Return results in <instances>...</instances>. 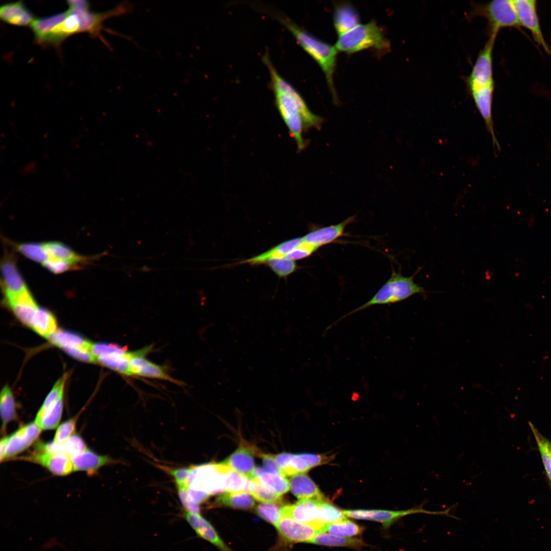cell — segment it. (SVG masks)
Instances as JSON below:
<instances>
[{"label":"cell","instance_id":"bcb514c9","mask_svg":"<svg viewBox=\"0 0 551 551\" xmlns=\"http://www.w3.org/2000/svg\"><path fill=\"white\" fill-rule=\"evenodd\" d=\"M282 507L277 503H262L256 508V513L275 527L282 518Z\"/></svg>","mask_w":551,"mask_h":551},{"label":"cell","instance_id":"6f0895ef","mask_svg":"<svg viewBox=\"0 0 551 551\" xmlns=\"http://www.w3.org/2000/svg\"><path fill=\"white\" fill-rule=\"evenodd\" d=\"M8 441V436L4 437L0 442V461L6 459V451Z\"/></svg>","mask_w":551,"mask_h":551},{"label":"cell","instance_id":"603a6c76","mask_svg":"<svg viewBox=\"0 0 551 551\" xmlns=\"http://www.w3.org/2000/svg\"><path fill=\"white\" fill-rule=\"evenodd\" d=\"M0 18L8 24L19 27L30 26L35 18L22 1L2 5L0 8Z\"/></svg>","mask_w":551,"mask_h":551},{"label":"cell","instance_id":"db71d44e","mask_svg":"<svg viewBox=\"0 0 551 551\" xmlns=\"http://www.w3.org/2000/svg\"><path fill=\"white\" fill-rule=\"evenodd\" d=\"M187 486H177L179 499L186 511L200 513L199 505L190 502L187 496Z\"/></svg>","mask_w":551,"mask_h":551},{"label":"cell","instance_id":"277c9868","mask_svg":"<svg viewBox=\"0 0 551 551\" xmlns=\"http://www.w3.org/2000/svg\"><path fill=\"white\" fill-rule=\"evenodd\" d=\"M335 46L337 51L349 54L369 48L383 54L390 49V44L383 30L372 20L339 35Z\"/></svg>","mask_w":551,"mask_h":551},{"label":"cell","instance_id":"74e56055","mask_svg":"<svg viewBox=\"0 0 551 551\" xmlns=\"http://www.w3.org/2000/svg\"><path fill=\"white\" fill-rule=\"evenodd\" d=\"M1 415L2 420V430L4 432L7 424L16 418V406L10 388L5 386L1 393Z\"/></svg>","mask_w":551,"mask_h":551},{"label":"cell","instance_id":"5bb4252c","mask_svg":"<svg viewBox=\"0 0 551 551\" xmlns=\"http://www.w3.org/2000/svg\"><path fill=\"white\" fill-rule=\"evenodd\" d=\"M320 500L302 499L293 504L284 506L282 507V517H290L299 522L311 525L318 532L317 519Z\"/></svg>","mask_w":551,"mask_h":551},{"label":"cell","instance_id":"7a4b0ae2","mask_svg":"<svg viewBox=\"0 0 551 551\" xmlns=\"http://www.w3.org/2000/svg\"><path fill=\"white\" fill-rule=\"evenodd\" d=\"M277 19L290 32L300 46L317 63L322 70L334 102L339 103L334 84L337 50L335 46L318 39L287 16L277 13Z\"/></svg>","mask_w":551,"mask_h":551},{"label":"cell","instance_id":"83f0119b","mask_svg":"<svg viewBox=\"0 0 551 551\" xmlns=\"http://www.w3.org/2000/svg\"><path fill=\"white\" fill-rule=\"evenodd\" d=\"M303 241V237L285 241L266 252L258 256L241 261L238 264L248 263L251 265L265 264L270 259L287 258V255L294 249Z\"/></svg>","mask_w":551,"mask_h":551},{"label":"cell","instance_id":"f1b7e54d","mask_svg":"<svg viewBox=\"0 0 551 551\" xmlns=\"http://www.w3.org/2000/svg\"><path fill=\"white\" fill-rule=\"evenodd\" d=\"M252 480L281 495L290 490V483L285 477L266 471L261 467L255 468L250 480Z\"/></svg>","mask_w":551,"mask_h":551},{"label":"cell","instance_id":"9a60e30c","mask_svg":"<svg viewBox=\"0 0 551 551\" xmlns=\"http://www.w3.org/2000/svg\"><path fill=\"white\" fill-rule=\"evenodd\" d=\"M1 271L2 286L5 300L16 296L29 289L12 256L4 258L1 264Z\"/></svg>","mask_w":551,"mask_h":551},{"label":"cell","instance_id":"e575fe53","mask_svg":"<svg viewBox=\"0 0 551 551\" xmlns=\"http://www.w3.org/2000/svg\"><path fill=\"white\" fill-rule=\"evenodd\" d=\"M67 15L68 12L66 11L49 16L35 18L30 27L37 42L41 43L52 29L62 22Z\"/></svg>","mask_w":551,"mask_h":551},{"label":"cell","instance_id":"f546056e","mask_svg":"<svg viewBox=\"0 0 551 551\" xmlns=\"http://www.w3.org/2000/svg\"><path fill=\"white\" fill-rule=\"evenodd\" d=\"M214 504L215 506L248 510L254 507L255 500L248 491H224L217 497Z\"/></svg>","mask_w":551,"mask_h":551},{"label":"cell","instance_id":"6da1fadb","mask_svg":"<svg viewBox=\"0 0 551 551\" xmlns=\"http://www.w3.org/2000/svg\"><path fill=\"white\" fill-rule=\"evenodd\" d=\"M262 59L269 70L279 113L296 143L297 151H303L309 144L303 137L304 132L312 128L319 130L323 119L309 109L298 92L278 73L267 53Z\"/></svg>","mask_w":551,"mask_h":551},{"label":"cell","instance_id":"484cf974","mask_svg":"<svg viewBox=\"0 0 551 551\" xmlns=\"http://www.w3.org/2000/svg\"><path fill=\"white\" fill-rule=\"evenodd\" d=\"M289 483L291 492L299 499H325L324 495L318 486L306 473L291 477Z\"/></svg>","mask_w":551,"mask_h":551},{"label":"cell","instance_id":"8d00e7d4","mask_svg":"<svg viewBox=\"0 0 551 551\" xmlns=\"http://www.w3.org/2000/svg\"><path fill=\"white\" fill-rule=\"evenodd\" d=\"M364 528L346 519L329 523L317 532L329 533L342 537H352L361 534Z\"/></svg>","mask_w":551,"mask_h":551},{"label":"cell","instance_id":"f35d334b","mask_svg":"<svg viewBox=\"0 0 551 551\" xmlns=\"http://www.w3.org/2000/svg\"><path fill=\"white\" fill-rule=\"evenodd\" d=\"M346 517L343 511L339 510L325 499H322L320 501L317 519L318 531L327 524L346 519Z\"/></svg>","mask_w":551,"mask_h":551},{"label":"cell","instance_id":"60d3db41","mask_svg":"<svg viewBox=\"0 0 551 551\" xmlns=\"http://www.w3.org/2000/svg\"><path fill=\"white\" fill-rule=\"evenodd\" d=\"M63 397L40 418L35 419V423L42 430H52L58 426L62 413Z\"/></svg>","mask_w":551,"mask_h":551},{"label":"cell","instance_id":"8992f818","mask_svg":"<svg viewBox=\"0 0 551 551\" xmlns=\"http://www.w3.org/2000/svg\"><path fill=\"white\" fill-rule=\"evenodd\" d=\"M67 3L68 5L67 11L76 14L79 18L80 33H88L94 36L99 35L103 22L106 19L123 14L130 9L129 4L122 3L108 11L96 13L90 11L89 3L87 1L70 0Z\"/></svg>","mask_w":551,"mask_h":551},{"label":"cell","instance_id":"681fc988","mask_svg":"<svg viewBox=\"0 0 551 551\" xmlns=\"http://www.w3.org/2000/svg\"><path fill=\"white\" fill-rule=\"evenodd\" d=\"M76 422L77 418H72L62 423L57 428L54 441L60 443H64L73 435L76 429Z\"/></svg>","mask_w":551,"mask_h":551},{"label":"cell","instance_id":"d590c367","mask_svg":"<svg viewBox=\"0 0 551 551\" xmlns=\"http://www.w3.org/2000/svg\"><path fill=\"white\" fill-rule=\"evenodd\" d=\"M309 543L325 546L354 548L360 547L364 545L363 541L360 539L336 536L322 532H317Z\"/></svg>","mask_w":551,"mask_h":551},{"label":"cell","instance_id":"f5cc1de1","mask_svg":"<svg viewBox=\"0 0 551 551\" xmlns=\"http://www.w3.org/2000/svg\"><path fill=\"white\" fill-rule=\"evenodd\" d=\"M62 349L79 360L89 363L97 362L96 357L90 350L77 348H64Z\"/></svg>","mask_w":551,"mask_h":551},{"label":"cell","instance_id":"c3c4849f","mask_svg":"<svg viewBox=\"0 0 551 551\" xmlns=\"http://www.w3.org/2000/svg\"><path fill=\"white\" fill-rule=\"evenodd\" d=\"M66 455L70 458L78 455L86 450L87 445L81 437L72 435L64 443Z\"/></svg>","mask_w":551,"mask_h":551},{"label":"cell","instance_id":"f6af8a7d","mask_svg":"<svg viewBox=\"0 0 551 551\" xmlns=\"http://www.w3.org/2000/svg\"><path fill=\"white\" fill-rule=\"evenodd\" d=\"M265 264L280 278H286L297 269L295 261L288 258L271 259Z\"/></svg>","mask_w":551,"mask_h":551},{"label":"cell","instance_id":"7402d4cb","mask_svg":"<svg viewBox=\"0 0 551 551\" xmlns=\"http://www.w3.org/2000/svg\"><path fill=\"white\" fill-rule=\"evenodd\" d=\"M5 301L17 318L31 327L33 317L39 307L29 289Z\"/></svg>","mask_w":551,"mask_h":551},{"label":"cell","instance_id":"7bdbcfd3","mask_svg":"<svg viewBox=\"0 0 551 551\" xmlns=\"http://www.w3.org/2000/svg\"><path fill=\"white\" fill-rule=\"evenodd\" d=\"M529 425L535 438L548 478L551 483V442L543 436L531 422Z\"/></svg>","mask_w":551,"mask_h":551},{"label":"cell","instance_id":"ac0fdd59","mask_svg":"<svg viewBox=\"0 0 551 551\" xmlns=\"http://www.w3.org/2000/svg\"><path fill=\"white\" fill-rule=\"evenodd\" d=\"M41 429L31 422L8 436L6 459L13 457L28 448L39 437Z\"/></svg>","mask_w":551,"mask_h":551},{"label":"cell","instance_id":"1f68e13d","mask_svg":"<svg viewBox=\"0 0 551 551\" xmlns=\"http://www.w3.org/2000/svg\"><path fill=\"white\" fill-rule=\"evenodd\" d=\"M44 248L49 257L68 261L79 265L86 263L90 258L81 256L67 245L58 241L43 243Z\"/></svg>","mask_w":551,"mask_h":551},{"label":"cell","instance_id":"ab89813d","mask_svg":"<svg viewBox=\"0 0 551 551\" xmlns=\"http://www.w3.org/2000/svg\"><path fill=\"white\" fill-rule=\"evenodd\" d=\"M14 246L18 252L33 261L42 264L49 258L44 248L43 243L24 242Z\"/></svg>","mask_w":551,"mask_h":551},{"label":"cell","instance_id":"4316f807","mask_svg":"<svg viewBox=\"0 0 551 551\" xmlns=\"http://www.w3.org/2000/svg\"><path fill=\"white\" fill-rule=\"evenodd\" d=\"M334 25L340 35L357 26L360 21L358 12L351 4L345 3L336 6L333 14Z\"/></svg>","mask_w":551,"mask_h":551},{"label":"cell","instance_id":"30bf717a","mask_svg":"<svg viewBox=\"0 0 551 551\" xmlns=\"http://www.w3.org/2000/svg\"><path fill=\"white\" fill-rule=\"evenodd\" d=\"M449 511L450 508L444 511H431L424 509L422 505H419L409 509L399 511L355 509L344 510L343 512L346 517L380 522L383 523L385 527L387 528L393 522L403 517L416 513L445 516L457 518L456 516H452L449 513Z\"/></svg>","mask_w":551,"mask_h":551},{"label":"cell","instance_id":"816d5d0a","mask_svg":"<svg viewBox=\"0 0 551 551\" xmlns=\"http://www.w3.org/2000/svg\"><path fill=\"white\" fill-rule=\"evenodd\" d=\"M162 468L174 478L176 486H187V481L191 472V466L177 468L162 466Z\"/></svg>","mask_w":551,"mask_h":551},{"label":"cell","instance_id":"836d02e7","mask_svg":"<svg viewBox=\"0 0 551 551\" xmlns=\"http://www.w3.org/2000/svg\"><path fill=\"white\" fill-rule=\"evenodd\" d=\"M218 463L223 477L224 491H248L250 480L223 462Z\"/></svg>","mask_w":551,"mask_h":551},{"label":"cell","instance_id":"3957f363","mask_svg":"<svg viewBox=\"0 0 551 551\" xmlns=\"http://www.w3.org/2000/svg\"><path fill=\"white\" fill-rule=\"evenodd\" d=\"M423 292V288L415 283L413 276L405 277L393 270L389 279L368 301L338 319L328 326L326 330L328 331L334 325L348 316L369 307L399 302L415 294Z\"/></svg>","mask_w":551,"mask_h":551},{"label":"cell","instance_id":"11a10c76","mask_svg":"<svg viewBox=\"0 0 551 551\" xmlns=\"http://www.w3.org/2000/svg\"><path fill=\"white\" fill-rule=\"evenodd\" d=\"M262 459L263 469L267 472L276 473L285 477L281 469L276 463L273 455L260 454Z\"/></svg>","mask_w":551,"mask_h":551},{"label":"cell","instance_id":"ffe728a7","mask_svg":"<svg viewBox=\"0 0 551 551\" xmlns=\"http://www.w3.org/2000/svg\"><path fill=\"white\" fill-rule=\"evenodd\" d=\"M183 517L198 536L222 551H231L221 540L211 524L199 513L185 511Z\"/></svg>","mask_w":551,"mask_h":551},{"label":"cell","instance_id":"f907efd6","mask_svg":"<svg viewBox=\"0 0 551 551\" xmlns=\"http://www.w3.org/2000/svg\"><path fill=\"white\" fill-rule=\"evenodd\" d=\"M318 249V247L304 241L303 237V241L287 255V258L294 261L302 259L309 257Z\"/></svg>","mask_w":551,"mask_h":551},{"label":"cell","instance_id":"ee69618b","mask_svg":"<svg viewBox=\"0 0 551 551\" xmlns=\"http://www.w3.org/2000/svg\"><path fill=\"white\" fill-rule=\"evenodd\" d=\"M66 379V375L64 374L57 381L38 411L35 419L40 418L53 407L61 397L63 396Z\"/></svg>","mask_w":551,"mask_h":551},{"label":"cell","instance_id":"9c48e42d","mask_svg":"<svg viewBox=\"0 0 551 551\" xmlns=\"http://www.w3.org/2000/svg\"><path fill=\"white\" fill-rule=\"evenodd\" d=\"M187 485L188 487L205 491L210 495L224 491L223 477L218 463L191 466Z\"/></svg>","mask_w":551,"mask_h":551},{"label":"cell","instance_id":"d6986e66","mask_svg":"<svg viewBox=\"0 0 551 551\" xmlns=\"http://www.w3.org/2000/svg\"><path fill=\"white\" fill-rule=\"evenodd\" d=\"M354 220L355 216H353L336 224L313 229L303 236V239L306 242L319 248L343 236L347 226Z\"/></svg>","mask_w":551,"mask_h":551},{"label":"cell","instance_id":"8fae6325","mask_svg":"<svg viewBox=\"0 0 551 551\" xmlns=\"http://www.w3.org/2000/svg\"><path fill=\"white\" fill-rule=\"evenodd\" d=\"M273 457L285 477L306 473L311 468L330 462L332 457L325 454L283 453Z\"/></svg>","mask_w":551,"mask_h":551},{"label":"cell","instance_id":"7c38bea8","mask_svg":"<svg viewBox=\"0 0 551 551\" xmlns=\"http://www.w3.org/2000/svg\"><path fill=\"white\" fill-rule=\"evenodd\" d=\"M520 26L529 30L535 41L551 57V48L546 42L540 26L536 0H513Z\"/></svg>","mask_w":551,"mask_h":551},{"label":"cell","instance_id":"44dd1931","mask_svg":"<svg viewBox=\"0 0 551 551\" xmlns=\"http://www.w3.org/2000/svg\"><path fill=\"white\" fill-rule=\"evenodd\" d=\"M27 458L45 467L55 475H66L74 471L71 458L66 455H51L36 450Z\"/></svg>","mask_w":551,"mask_h":551},{"label":"cell","instance_id":"d4e9b609","mask_svg":"<svg viewBox=\"0 0 551 551\" xmlns=\"http://www.w3.org/2000/svg\"><path fill=\"white\" fill-rule=\"evenodd\" d=\"M250 480L256 468L251 448L240 445L228 458L222 461Z\"/></svg>","mask_w":551,"mask_h":551},{"label":"cell","instance_id":"ba28073f","mask_svg":"<svg viewBox=\"0 0 551 551\" xmlns=\"http://www.w3.org/2000/svg\"><path fill=\"white\" fill-rule=\"evenodd\" d=\"M91 351L97 361L121 374L132 376L130 363L136 350L129 351L125 347L107 343H97L92 345Z\"/></svg>","mask_w":551,"mask_h":551},{"label":"cell","instance_id":"2e32d148","mask_svg":"<svg viewBox=\"0 0 551 551\" xmlns=\"http://www.w3.org/2000/svg\"><path fill=\"white\" fill-rule=\"evenodd\" d=\"M494 84L470 92L475 105L482 117L487 131L491 135L493 145L500 151V146L496 138L493 126L492 105Z\"/></svg>","mask_w":551,"mask_h":551},{"label":"cell","instance_id":"9f6ffc18","mask_svg":"<svg viewBox=\"0 0 551 551\" xmlns=\"http://www.w3.org/2000/svg\"><path fill=\"white\" fill-rule=\"evenodd\" d=\"M187 493L190 502L199 505L205 502L211 495L205 491L189 487H187Z\"/></svg>","mask_w":551,"mask_h":551},{"label":"cell","instance_id":"7dc6e473","mask_svg":"<svg viewBox=\"0 0 551 551\" xmlns=\"http://www.w3.org/2000/svg\"><path fill=\"white\" fill-rule=\"evenodd\" d=\"M42 264L46 269L55 274L62 273L79 267L78 264L51 257Z\"/></svg>","mask_w":551,"mask_h":551},{"label":"cell","instance_id":"4fadbf2b","mask_svg":"<svg viewBox=\"0 0 551 551\" xmlns=\"http://www.w3.org/2000/svg\"><path fill=\"white\" fill-rule=\"evenodd\" d=\"M152 346L149 345L136 350L135 355L132 358L130 363V369L132 375L164 380L180 385V382L170 376L164 367L145 358V356L152 350Z\"/></svg>","mask_w":551,"mask_h":551},{"label":"cell","instance_id":"d6a6232c","mask_svg":"<svg viewBox=\"0 0 551 551\" xmlns=\"http://www.w3.org/2000/svg\"><path fill=\"white\" fill-rule=\"evenodd\" d=\"M31 327L39 335L48 338L57 331V322L51 311L38 307L33 317Z\"/></svg>","mask_w":551,"mask_h":551},{"label":"cell","instance_id":"4dcf8cb0","mask_svg":"<svg viewBox=\"0 0 551 551\" xmlns=\"http://www.w3.org/2000/svg\"><path fill=\"white\" fill-rule=\"evenodd\" d=\"M50 342L61 348H77L91 350L90 341L72 332L58 330L48 337Z\"/></svg>","mask_w":551,"mask_h":551},{"label":"cell","instance_id":"b9f144b4","mask_svg":"<svg viewBox=\"0 0 551 551\" xmlns=\"http://www.w3.org/2000/svg\"><path fill=\"white\" fill-rule=\"evenodd\" d=\"M248 492L255 499L262 503L279 504L282 502L281 495L269 490L255 480H250Z\"/></svg>","mask_w":551,"mask_h":551},{"label":"cell","instance_id":"52a82bcc","mask_svg":"<svg viewBox=\"0 0 551 551\" xmlns=\"http://www.w3.org/2000/svg\"><path fill=\"white\" fill-rule=\"evenodd\" d=\"M497 35H491L480 51L472 70L466 79L469 92L494 84L492 55Z\"/></svg>","mask_w":551,"mask_h":551},{"label":"cell","instance_id":"e0dca14e","mask_svg":"<svg viewBox=\"0 0 551 551\" xmlns=\"http://www.w3.org/2000/svg\"><path fill=\"white\" fill-rule=\"evenodd\" d=\"M276 528L282 540L289 543H309L317 533L312 526L287 517H282Z\"/></svg>","mask_w":551,"mask_h":551},{"label":"cell","instance_id":"cb8c5ba5","mask_svg":"<svg viewBox=\"0 0 551 551\" xmlns=\"http://www.w3.org/2000/svg\"><path fill=\"white\" fill-rule=\"evenodd\" d=\"M70 458L74 470L86 471L90 474L105 465L118 463L109 456L100 455L89 449Z\"/></svg>","mask_w":551,"mask_h":551},{"label":"cell","instance_id":"5b68a950","mask_svg":"<svg viewBox=\"0 0 551 551\" xmlns=\"http://www.w3.org/2000/svg\"><path fill=\"white\" fill-rule=\"evenodd\" d=\"M477 16L487 19L489 36L497 35L504 28L521 27L513 0H495L486 3L473 2L468 16Z\"/></svg>","mask_w":551,"mask_h":551}]
</instances>
